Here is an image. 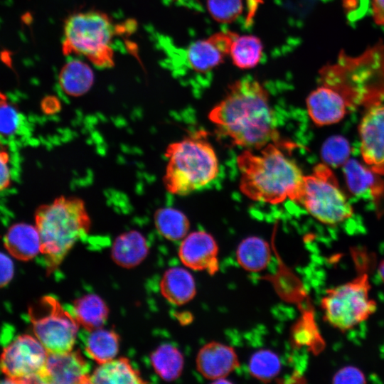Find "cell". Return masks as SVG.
Masks as SVG:
<instances>
[{
  "label": "cell",
  "instance_id": "cell-1",
  "mask_svg": "<svg viewBox=\"0 0 384 384\" xmlns=\"http://www.w3.org/2000/svg\"><path fill=\"white\" fill-rule=\"evenodd\" d=\"M208 117L220 134L247 149L281 142L269 93L255 79L245 78L233 82Z\"/></svg>",
  "mask_w": 384,
  "mask_h": 384
},
{
  "label": "cell",
  "instance_id": "cell-2",
  "mask_svg": "<svg viewBox=\"0 0 384 384\" xmlns=\"http://www.w3.org/2000/svg\"><path fill=\"white\" fill-rule=\"evenodd\" d=\"M282 142H271L259 154L250 149L237 158L240 191L249 198L270 204L286 199L296 201L304 175L297 164L280 149Z\"/></svg>",
  "mask_w": 384,
  "mask_h": 384
},
{
  "label": "cell",
  "instance_id": "cell-3",
  "mask_svg": "<svg viewBox=\"0 0 384 384\" xmlns=\"http://www.w3.org/2000/svg\"><path fill=\"white\" fill-rule=\"evenodd\" d=\"M35 222L41 240L40 252L48 272L61 264L91 226L85 202L75 196H60L41 206L35 213Z\"/></svg>",
  "mask_w": 384,
  "mask_h": 384
},
{
  "label": "cell",
  "instance_id": "cell-4",
  "mask_svg": "<svg viewBox=\"0 0 384 384\" xmlns=\"http://www.w3.org/2000/svg\"><path fill=\"white\" fill-rule=\"evenodd\" d=\"M322 85L338 91L349 107H366L384 99V45L378 44L359 56L340 55L321 68Z\"/></svg>",
  "mask_w": 384,
  "mask_h": 384
},
{
  "label": "cell",
  "instance_id": "cell-5",
  "mask_svg": "<svg viewBox=\"0 0 384 384\" xmlns=\"http://www.w3.org/2000/svg\"><path fill=\"white\" fill-rule=\"evenodd\" d=\"M167 166L163 176L169 193L186 196L216 178L219 162L215 151L203 131H198L168 145Z\"/></svg>",
  "mask_w": 384,
  "mask_h": 384
},
{
  "label": "cell",
  "instance_id": "cell-6",
  "mask_svg": "<svg viewBox=\"0 0 384 384\" xmlns=\"http://www.w3.org/2000/svg\"><path fill=\"white\" fill-rule=\"evenodd\" d=\"M117 31L111 18L100 11L70 15L64 25L62 44L65 55H81L100 68L114 65L112 41Z\"/></svg>",
  "mask_w": 384,
  "mask_h": 384
},
{
  "label": "cell",
  "instance_id": "cell-7",
  "mask_svg": "<svg viewBox=\"0 0 384 384\" xmlns=\"http://www.w3.org/2000/svg\"><path fill=\"white\" fill-rule=\"evenodd\" d=\"M356 277L329 288L321 300L324 320L340 331L351 330L366 321L376 310V302L370 297V284L368 263L356 262Z\"/></svg>",
  "mask_w": 384,
  "mask_h": 384
},
{
  "label": "cell",
  "instance_id": "cell-8",
  "mask_svg": "<svg viewBox=\"0 0 384 384\" xmlns=\"http://www.w3.org/2000/svg\"><path fill=\"white\" fill-rule=\"evenodd\" d=\"M295 202L319 221L329 225L345 221L353 213L335 175L325 164H317L310 175L304 176Z\"/></svg>",
  "mask_w": 384,
  "mask_h": 384
},
{
  "label": "cell",
  "instance_id": "cell-9",
  "mask_svg": "<svg viewBox=\"0 0 384 384\" xmlns=\"http://www.w3.org/2000/svg\"><path fill=\"white\" fill-rule=\"evenodd\" d=\"M28 312L35 336L48 353L73 349L80 325L55 297L43 296Z\"/></svg>",
  "mask_w": 384,
  "mask_h": 384
},
{
  "label": "cell",
  "instance_id": "cell-10",
  "mask_svg": "<svg viewBox=\"0 0 384 384\" xmlns=\"http://www.w3.org/2000/svg\"><path fill=\"white\" fill-rule=\"evenodd\" d=\"M48 352L36 337L28 334L17 336L5 347L0 356V370L16 383H42L39 373Z\"/></svg>",
  "mask_w": 384,
  "mask_h": 384
},
{
  "label": "cell",
  "instance_id": "cell-11",
  "mask_svg": "<svg viewBox=\"0 0 384 384\" xmlns=\"http://www.w3.org/2000/svg\"><path fill=\"white\" fill-rule=\"evenodd\" d=\"M361 153L363 161L375 173L384 175V102L367 107L358 127Z\"/></svg>",
  "mask_w": 384,
  "mask_h": 384
},
{
  "label": "cell",
  "instance_id": "cell-12",
  "mask_svg": "<svg viewBox=\"0 0 384 384\" xmlns=\"http://www.w3.org/2000/svg\"><path fill=\"white\" fill-rule=\"evenodd\" d=\"M90 366L80 351L48 353L39 373L42 383H90Z\"/></svg>",
  "mask_w": 384,
  "mask_h": 384
},
{
  "label": "cell",
  "instance_id": "cell-13",
  "mask_svg": "<svg viewBox=\"0 0 384 384\" xmlns=\"http://www.w3.org/2000/svg\"><path fill=\"white\" fill-rule=\"evenodd\" d=\"M237 35L232 31H220L191 43L186 53L189 67L196 73H204L222 64L229 55Z\"/></svg>",
  "mask_w": 384,
  "mask_h": 384
},
{
  "label": "cell",
  "instance_id": "cell-14",
  "mask_svg": "<svg viewBox=\"0 0 384 384\" xmlns=\"http://www.w3.org/2000/svg\"><path fill=\"white\" fill-rule=\"evenodd\" d=\"M218 250L216 240L210 233L198 230L182 240L178 256L188 268L214 274L219 270Z\"/></svg>",
  "mask_w": 384,
  "mask_h": 384
},
{
  "label": "cell",
  "instance_id": "cell-15",
  "mask_svg": "<svg viewBox=\"0 0 384 384\" xmlns=\"http://www.w3.org/2000/svg\"><path fill=\"white\" fill-rule=\"evenodd\" d=\"M197 371L206 379L217 381L225 378L240 366L235 350L218 341L203 346L196 358Z\"/></svg>",
  "mask_w": 384,
  "mask_h": 384
},
{
  "label": "cell",
  "instance_id": "cell-16",
  "mask_svg": "<svg viewBox=\"0 0 384 384\" xmlns=\"http://www.w3.org/2000/svg\"><path fill=\"white\" fill-rule=\"evenodd\" d=\"M306 102L310 118L319 126L338 122L349 107L347 100L338 91L324 85L313 90Z\"/></svg>",
  "mask_w": 384,
  "mask_h": 384
},
{
  "label": "cell",
  "instance_id": "cell-17",
  "mask_svg": "<svg viewBox=\"0 0 384 384\" xmlns=\"http://www.w3.org/2000/svg\"><path fill=\"white\" fill-rule=\"evenodd\" d=\"M343 171L347 186L355 196H370L374 201L384 196V181L368 166L349 159L343 166Z\"/></svg>",
  "mask_w": 384,
  "mask_h": 384
},
{
  "label": "cell",
  "instance_id": "cell-18",
  "mask_svg": "<svg viewBox=\"0 0 384 384\" xmlns=\"http://www.w3.org/2000/svg\"><path fill=\"white\" fill-rule=\"evenodd\" d=\"M159 287L162 296L169 303L177 306L189 302L196 294L193 277L180 267L168 269L163 274Z\"/></svg>",
  "mask_w": 384,
  "mask_h": 384
},
{
  "label": "cell",
  "instance_id": "cell-19",
  "mask_svg": "<svg viewBox=\"0 0 384 384\" xmlns=\"http://www.w3.org/2000/svg\"><path fill=\"white\" fill-rule=\"evenodd\" d=\"M4 244L15 258L28 261L41 251V240L36 226L27 223L11 225L4 238Z\"/></svg>",
  "mask_w": 384,
  "mask_h": 384
},
{
  "label": "cell",
  "instance_id": "cell-20",
  "mask_svg": "<svg viewBox=\"0 0 384 384\" xmlns=\"http://www.w3.org/2000/svg\"><path fill=\"white\" fill-rule=\"evenodd\" d=\"M149 246L144 235L137 230H130L119 235L112 247L114 262L124 268L139 265L147 256Z\"/></svg>",
  "mask_w": 384,
  "mask_h": 384
},
{
  "label": "cell",
  "instance_id": "cell-21",
  "mask_svg": "<svg viewBox=\"0 0 384 384\" xmlns=\"http://www.w3.org/2000/svg\"><path fill=\"white\" fill-rule=\"evenodd\" d=\"M78 324L85 330L102 328L109 315V308L104 300L95 294H89L76 299L70 310Z\"/></svg>",
  "mask_w": 384,
  "mask_h": 384
},
{
  "label": "cell",
  "instance_id": "cell-22",
  "mask_svg": "<svg viewBox=\"0 0 384 384\" xmlns=\"http://www.w3.org/2000/svg\"><path fill=\"white\" fill-rule=\"evenodd\" d=\"M81 339L87 355L99 364L110 361L119 351V336L113 330L99 328L85 330Z\"/></svg>",
  "mask_w": 384,
  "mask_h": 384
},
{
  "label": "cell",
  "instance_id": "cell-23",
  "mask_svg": "<svg viewBox=\"0 0 384 384\" xmlns=\"http://www.w3.org/2000/svg\"><path fill=\"white\" fill-rule=\"evenodd\" d=\"M262 0H207L212 18L223 23H230L243 17L249 24L254 18Z\"/></svg>",
  "mask_w": 384,
  "mask_h": 384
},
{
  "label": "cell",
  "instance_id": "cell-24",
  "mask_svg": "<svg viewBox=\"0 0 384 384\" xmlns=\"http://www.w3.org/2000/svg\"><path fill=\"white\" fill-rule=\"evenodd\" d=\"M238 265L245 271L257 273L267 267L272 260V250L267 241L257 236L243 239L236 250Z\"/></svg>",
  "mask_w": 384,
  "mask_h": 384
},
{
  "label": "cell",
  "instance_id": "cell-25",
  "mask_svg": "<svg viewBox=\"0 0 384 384\" xmlns=\"http://www.w3.org/2000/svg\"><path fill=\"white\" fill-rule=\"evenodd\" d=\"M94 73L90 67L79 60H72L61 68L58 82L68 95L80 97L87 93L94 83Z\"/></svg>",
  "mask_w": 384,
  "mask_h": 384
},
{
  "label": "cell",
  "instance_id": "cell-26",
  "mask_svg": "<svg viewBox=\"0 0 384 384\" xmlns=\"http://www.w3.org/2000/svg\"><path fill=\"white\" fill-rule=\"evenodd\" d=\"M127 358L100 364L90 375V383H146Z\"/></svg>",
  "mask_w": 384,
  "mask_h": 384
},
{
  "label": "cell",
  "instance_id": "cell-27",
  "mask_svg": "<svg viewBox=\"0 0 384 384\" xmlns=\"http://www.w3.org/2000/svg\"><path fill=\"white\" fill-rule=\"evenodd\" d=\"M151 363L156 373L164 380L173 381L179 378L184 366L181 352L174 345H160L151 354Z\"/></svg>",
  "mask_w": 384,
  "mask_h": 384
},
{
  "label": "cell",
  "instance_id": "cell-28",
  "mask_svg": "<svg viewBox=\"0 0 384 384\" xmlns=\"http://www.w3.org/2000/svg\"><path fill=\"white\" fill-rule=\"evenodd\" d=\"M154 224L161 236L171 241L183 240L190 228L186 215L171 207L159 208L154 213Z\"/></svg>",
  "mask_w": 384,
  "mask_h": 384
},
{
  "label": "cell",
  "instance_id": "cell-29",
  "mask_svg": "<svg viewBox=\"0 0 384 384\" xmlns=\"http://www.w3.org/2000/svg\"><path fill=\"white\" fill-rule=\"evenodd\" d=\"M262 53L263 44L258 37L238 34L232 43L229 55L238 68L251 69L259 64Z\"/></svg>",
  "mask_w": 384,
  "mask_h": 384
},
{
  "label": "cell",
  "instance_id": "cell-30",
  "mask_svg": "<svg viewBox=\"0 0 384 384\" xmlns=\"http://www.w3.org/2000/svg\"><path fill=\"white\" fill-rule=\"evenodd\" d=\"M282 363L279 357L272 351L260 349L255 351L250 358L248 370L255 379L267 383L279 373Z\"/></svg>",
  "mask_w": 384,
  "mask_h": 384
},
{
  "label": "cell",
  "instance_id": "cell-31",
  "mask_svg": "<svg viewBox=\"0 0 384 384\" xmlns=\"http://www.w3.org/2000/svg\"><path fill=\"white\" fill-rule=\"evenodd\" d=\"M321 154V158L326 164L334 167L343 166L349 159L351 154L350 144L341 136H332L323 144Z\"/></svg>",
  "mask_w": 384,
  "mask_h": 384
},
{
  "label": "cell",
  "instance_id": "cell-32",
  "mask_svg": "<svg viewBox=\"0 0 384 384\" xmlns=\"http://www.w3.org/2000/svg\"><path fill=\"white\" fill-rule=\"evenodd\" d=\"M20 114L7 101L0 104V134L11 135L18 128Z\"/></svg>",
  "mask_w": 384,
  "mask_h": 384
},
{
  "label": "cell",
  "instance_id": "cell-33",
  "mask_svg": "<svg viewBox=\"0 0 384 384\" xmlns=\"http://www.w3.org/2000/svg\"><path fill=\"white\" fill-rule=\"evenodd\" d=\"M334 383H366L364 373L354 366H345L339 369L333 376Z\"/></svg>",
  "mask_w": 384,
  "mask_h": 384
},
{
  "label": "cell",
  "instance_id": "cell-34",
  "mask_svg": "<svg viewBox=\"0 0 384 384\" xmlns=\"http://www.w3.org/2000/svg\"><path fill=\"white\" fill-rule=\"evenodd\" d=\"M10 181L9 155L7 151L0 146V192L9 186Z\"/></svg>",
  "mask_w": 384,
  "mask_h": 384
},
{
  "label": "cell",
  "instance_id": "cell-35",
  "mask_svg": "<svg viewBox=\"0 0 384 384\" xmlns=\"http://www.w3.org/2000/svg\"><path fill=\"white\" fill-rule=\"evenodd\" d=\"M14 263L11 259L0 252V288L6 286L13 278Z\"/></svg>",
  "mask_w": 384,
  "mask_h": 384
},
{
  "label": "cell",
  "instance_id": "cell-36",
  "mask_svg": "<svg viewBox=\"0 0 384 384\" xmlns=\"http://www.w3.org/2000/svg\"><path fill=\"white\" fill-rule=\"evenodd\" d=\"M372 13L374 21L384 26V0H372Z\"/></svg>",
  "mask_w": 384,
  "mask_h": 384
},
{
  "label": "cell",
  "instance_id": "cell-37",
  "mask_svg": "<svg viewBox=\"0 0 384 384\" xmlns=\"http://www.w3.org/2000/svg\"><path fill=\"white\" fill-rule=\"evenodd\" d=\"M43 110L48 114L55 113L60 110V104L55 97H47L43 100Z\"/></svg>",
  "mask_w": 384,
  "mask_h": 384
},
{
  "label": "cell",
  "instance_id": "cell-38",
  "mask_svg": "<svg viewBox=\"0 0 384 384\" xmlns=\"http://www.w3.org/2000/svg\"><path fill=\"white\" fill-rule=\"evenodd\" d=\"M378 270V274L384 283V259L380 262Z\"/></svg>",
  "mask_w": 384,
  "mask_h": 384
},
{
  "label": "cell",
  "instance_id": "cell-39",
  "mask_svg": "<svg viewBox=\"0 0 384 384\" xmlns=\"http://www.w3.org/2000/svg\"><path fill=\"white\" fill-rule=\"evenodd\" d=\"M7 101V98L6 97V95L1 92H0V104L2 103V102H4Z\"/></svg>",
  "mask_w": 384,
  "mask_h": 384
}]
</instances>
